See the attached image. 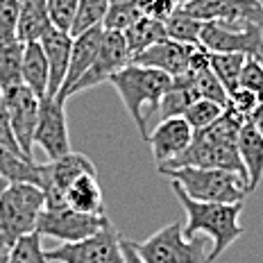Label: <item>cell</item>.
Masks as SVG:
<instances>
[{"label": "cell", "instance_id": "11", "mask_svg": "<svg viewBox=\"0 0 263 263\" xmlns=\"http://www.w3.org/2000/svg\"><path fill=\"white\" fill-rule=\"evenodd\" d=\"M0 93H3L5 107H7L9 114V123H12L14 136L18 141L21 150L27 157L34 159V129H36V120H39L41 100L25 84L9 86V89Z\"/></svg>", "mask_w": 263, "mask_h": 263}, {"label": "cell", "instance_id": "20", "mask_svg": "<svg viewBox=\"0 0 263 263\" xmlns=\"http://www.w3.org/2000/svg\"><path fill=\"white\" fill-rule=\"evenodd\" d=\"M64 200H66V206H70V209L80 213L107 216L105 197H102V189L98 184V175H82V177H78L68 186Z\"/></svg>", "mask_w": 263, "mask_h": 263}, {"label": "cell", "instance_id": "38", "mask_svg": "<svg viewBox=\"0 0 263 263\" xmlns=\"http://www.w3.org/2000/svg\"><path fill=\"white\" fill-rule=\"evenodd\" d=\"M141 7H143V16H150V18L166 23L177 12L179 3L177 0H141Z\"/></svg>", "mask_w": 263, "mask_h": 263}, {"label": "cell", "instance_id": "27", "mask_svg": "<svg viewBox=\"0 0 263 263\" xmlns=\"http://www.w3.org/2000/svg\"><path fill=\"white\" fill-rule=\"evenodd\" d=\"M163 25H166L168 39L179 41V43H189V46H200V34H202V27H204V21L186 14L182 7H177V12Z\"/></svg>", "mask_w": 263, "mask_h": 263}, {"label": "cell", "instance_id": "26", "mask_svg": "<svg viewBox=\"0 0 263 263\" xmlns=\"http://www.w3.org/2000/svg\"><path fill=\"white\" fill-rule=\"evenodd\" d=\"M245 59L248 57L238 54V52H211L209 54L211 73L218 78L222 89L227 91V96L238 86L240 70H243V66H245Z\"/></svg>", "mask_w": 263, "mask_h": 263}, {"label": "cell", "instance_id": "15", "mask_svg": "<svg viewBox=\"0 0 263 263\" xmlns=\"http://www.w3.org/2000/svg\"><path fill=\"white\" fill-rule=\"evenodd\" d=\"M102 32H105L102 27H93V30H86V32H82V34L73 36L68 70H66V78H64L62 89H59L57 100H62V102L70 100V89L78 84L80 78L89 70V66L93 64V59H96V52L102 41Z\"/></svg>", "mask_w": 263, "mask_h": 263}, {"label": "cell", "instance_id": "4", "mask_svg": "<svg viewBox=\"0 0 263 263\" xmlns=\"http://www.w3.org/2000/svg\"><path fill=\"white\" fill-rule=\"evenodd\" d=\"M171 177L189 197L197 202H220V204H236L248 197V179L240 173L224 171V168H166L159 171Z\"/></svg>", "mask_w": 263, "mask_h": 263}, {"label": "cell", "instance_id": "33", "mask_svg": "<svg viewBox=\"0 0 263 263\" xmlns=\"http://www.w3.org/2000/svg\"><path fill=\"white\" fill-rule=\"evenodd\" d=\"M189 73L193 75L200 98H204V100H213V102H218V105L227 107V91L222 89V84L218 82V78L211 73V66L200 68V70H189Z\"/></svg>", "mask_w": 263, "mask_h": 263}, {"label": "cell", "instance_id": "45", "mask_svg": "<svg viewBox=\"0 0 263 263\" xmlns=\"http://www.w3.org/2000/svg\"><path fill=\"white\" fill-rule=\"evenodd\" d=\"M259 3H261V5H263V0H259Z\"/></svg>", "mask_w": 263, "mask_h": 263}, {"label": "cell", "instance_id": "19", "mask_svg": "<svg viewBox=\"0 0 263 263\" xmlns=\"http://www.w3.org/2000/svg\"><path fill=\"white\" fill-rule=\"evenodd\" d=\"M52 30L46 0H21L18 23H16V41L34 43L41 41Z\"/></svg>", "mask_w": 263, "mask_h": 263}, {"label": "cell", "instance_id": "18", "mask_svg": "<svg viewBox=\"0 0 263 263\" xmlns=\"http://www.w3.org/2000/svg\"><path fill=\"white\" fill-rule=\"evenodd\" d=\"M238 157L248 175V189L252 193L263 179V136L250 123V118L238 129Z\"/></svg>", "mask_w": 263, "mask_h": 263}, {"label": "cell", "instance_id": "1", "mask_svg": "<svg viewBox=\"0 0 263 263\" xmlns=\"http://www.w3.org/2000/svg\"><path fill=\"white\" fill-rule=\"evenodd\" d=\"M245 116L236 114L234 109L224 107L222 116L209 127L193 132V141L175 161L166 166H157V171H166V168H224V171L240 173L245 179V168L238 157V129L245 123ZM250 191V189H248Z\"/></svg>", "mask_w": 263, "mask_h": 263}, {"label": "cell", "instance_id": "42", "mask_svg": "<svg viewBox=\"0 0 263 263\" xmlns=\"http://www.w3.org/2000/svg\"><path fill=\"white\" fill-rule=\"evenodd\" d=\"M7 186H9V182H7V179H5V177H3V175H0V195L5 193V189H7Z\"/></svg>", "mask_w": 263, "mask_h": 263}, {"label": "cell", "instance_id": "34", "mask_svg": "<svg viewBox=\"0 0 263 263\" xmlns=\"http://www.w3.org/2000/svg\"><path fill=\"white\" fill-rule=\"evenodd\" d=\"M46 5H48V14H50L54 30L68 32L70 25H73L80 0H46Z\"/></svg>", "mask_w": 263, "mask_h": 263}, {"label": "cell", "instance_id": "31", "mask_svg": "<svg viewBox=\"0 0 263 263\" xmlns=\"http://www.w3.org/2000/svg\"><path fill=\"white\" fill-rule=\"evenodd\" d=\"M5 263H50L46 259V250H43L39 234H27L18 238L7 252V261Z\"/></svg>", "mask_w": 263, "mask_h": 263}, {"label": "cell", "instance_id": "3", "mask_svg": "<svg viewBox=\"0 0 263 263\" xmlns=\"http://www.w3.org/2000/svg\"><path fill=\"white\" fill-rule=\"evenodd\" d=\"M109 84L116 89L120 100H123L125 111L129 114L141 139L145 141L147 134H150L147 132V118H150V114L159 111L161 98L171 89L173 78L168 73H163V70L129 64L123 70H118L109 80Z\"/></svg>", "mask_w": 263, "mask_h": 263}, {"label": "cell", "instance_id": "39", "mask_svg": "<svg viewBox=\"0 0 263 263\" xmlns=\"http://www.w3.org/2000/svg\"><path fill=\"white\" fill-rule=\"evenodd\" d=\"M0 147H7V150H12V152H21V155H25V152L21 150L16 136H14L12 123H9L7 107H5V100H3V93H0Z\"/></svg>", "mask_w": 263, "mask_h": 263}, {"label": "cell", "instance_id": "25", "mask_svg": "<svg viewBox=\"0 0 263 263\" xmlns=\"http://www.w3.org/2000/svg\"><path fill=\"white\" fill-rule=\"evenodd\" d=\"M125 36V43H127L129 52H132V59L136 54H141L143 50H147L150 46L166 39V25L161 21H155L150 16H141L136 23H132L127 30L123 32Z\"/></svg>", "mask_w": 263, "mask_h": 263}, {"label": "cell", "instance_id": "5", "mask_svg": "<svg viewBox=\"0 0 263 263\" xmlns=\"http://www.w3.org/2000/svg\"><path fill=\"white\" fill-rule=\"evenodd\" d=\"M46 197L36 184H9L0 195V248L12 250L18 238L36 232Z\"/></svg>", "mask_w": 263, "mask_h": 263}, {"label": "cell", "instance_id": "2", "mask_svg": "<svg viewBox=\"0 0 263 263\" xmlns=\"http://www.w3.org/2000/svg\"><path fill=\"white\" fill-rule=\"evenodd\" d=\"M173 191L177 195L179 204L186 211L184 222V236L195 238L197 234H206L213 240V248L206 254V263H213L218 256L236 238L243 236V224H240V213H243V202L236 204H220V202H197L189 197L173 182Z\"/></svg>", "mask_w": 263, "mask_h": 263}, {"label": "cell", "instance_id": "23", "mask_svg": "<svg viewBox=\"0 0 263 263\" xmlns=\"http://www.w3.org/2000/svg\"><path fill=\"white\" fill-rule=\"evenodd\" d=\"M0 175L9 184H36L41 186V163L21 152L0 147Z\"/></svg>", "mask_w": 263, "mask_h": 263}, {"label": "cell", "instance_id": "7", "mask_svg": "<svg viewBox=\"0 0 263 263\" xmlns=\"http://www.w3.org/2000/svg\"><path fill=\"white\" fill-rule=\"evenodd\" d=\"M46 259L54 263H125L123 236L109 220L100 232L78 243H59L46 250Z\"/></svg>", "mask_w": 263, "mask_h": 263}, {"label": "cell", "instance_id": "37", "mask_svg": "<svg viewBox=\"0 0 263 263\" xmlns=\"http://www.w3.org/2000/svg\"><path fill=\"white\" fill-rule=\"evenodd\" d=\"M256 105H259L256 96L252 91L243 89V86H236V89L227 96V107L234 109V111L240 114V116H245V118H250V114L254 111Z\"/></svg>", "mask_w": 263, "mask_h": 263}, {"label": "cell", "instance_id": "16", "mask_svg": "<svg viewBox=\"0 0 263 263\" xmlns=\"http://www.w3.org/2000/svg\"><path fill=\"white\" fill-rule=\"evenodd\" d=\"M195 46H189V43H179L173 39H163L150 46L147 50H143L141 54H136L132 59V64L139 66H147V68H157L168 73L171 78H177L189 70V62H191V52H193Z\"/></svg>", "mask_w": 263, "mask_h": 263}, {"label": "cell", "instance_id": "40", "mask_svg": "<svg viewBox=\"0 0 263 263\" xmlns=\"http://www.w3.org/2000/svg\"><path fill=\"white\" fill-rule=\"evenodd\" d=\"M250 123L256 127V132L263 136V102H259V105L254 107V111L250 114Z\"/></svg>", "mask_w": 263, "mask_h": 263}, {"label": "cell", "instance_id": "44", "mask_svg": "<svg viewBox=\"0 0 263 263\" xmlns=\"http://www.w3.org/2000/svg\"><path fill=\"white\" fill-rule=\"evenodd\" d=\"M177 3H179V5H186V3H191V0H177Z\"/></svg>", "mask_w": 263, "mask_h": 263}, {"label": "cell", "instance_id": "8", "mask_svg": "<svg viewBox=\"0 0 263 263\" xmlns=\"http://www.w3.org/2000/svg\"><path fill=\"white\" fill-rule=\"evenodd\" d=\"M82 175H98L93 161L82 152L70 150L68 155L41 163V186L46 197V209H62L66 206V191Z\"/></svg>", "mask_w": 263, "mask_h": 263}, {"label": "cell", "instance_id": "35", "mask_svg": "<svg viewBox=\"0 0 263 263\" xmlns=\"http://www.w3.org/2000/svg\"><path fill=\"white\" fill-rule=\"evenodd\" d=\"M238 86L252 91L256 96V100L263 102V64H259L256 59H245V66H243V70H240Z\"/></svg>", "mask_w": 263, "mask_h": 263}, {"label": "cell", "instance_id": "12", "mask_svg": "<svg viewBox=\"0 0 263 263\" xmlns=\"http://www.w3.org/2000/svg\"><path fill=\"white\" fill-rule=\"evenodd\" d=\"M200 43L209 52H238L248 59L263 64V27H222L216 21H206L202 27Z\"/></svg>", "mask_w": 263, "mask_h": 263}, {"label": "cell", "instance_id": "14", "mask_svg": "<svg viewBox=\"0 0 263 263\" xmlns=\"http://www.w3.org/2000/svg\"><path fill=\"white\" fill-rule=\"evenodd\" d=\"M193 141V129L184 120V116H171L163 118L155 129L147 134L145 143L150 145L152 157L157 166H166L175 161Z\"/></svg>", "mask_w": 263, "mask_h": 263}, {"label": "cell", "instance_id": "29", "mask_svg": "<svg viewBox=\"0 0 263 263\" xmlns=\"http://www.w3.org/2000/svg\"><path fill=\"white\" fill-rule=\"evenodd\" d=\"M109 5H111L109 0H80L68 34L78 36L86 30H93V27H102V21L107 16Z\"/></svg>", "mask_w": 263, "mask_h": 263}, {"label": "cell", "instance_id": "36", "mask_svg": "<svg viewBox=\"0 0 263 263\" xmlns=\"http://www.w3.org/2000/svg\"><path fill=\"white\" fill-rule=\"evenodd\" d=\"M21 0H0V41L16 39Z\"/></svg>", "mask_w": 263, "mask_h": 263}, {"label": "cell", "instance_id": "41", "mask_svg": "<svg viewBox=\"0 0 263 263\" xmlns=\"http://www.w3.org/2000/svg\"><path fill=\"white\" fill-rule=\"evenodd\" d=\"M123 254H125V263H143L139 259V254L134 252L132 240H127V238H123Z\"/></svg>", "mask_w": 263, "mask_h": 263}, {"label": "cell", "instance_id": "6", "mask_svg": "<svg viewBox=\"0 0 263 263\" xmlns=\"http://www.w3.org/2000/svg\"><path fill=\"white\" fill-rule=\"evenodd\" d=\"M134 252L143 263H206L204 243L184 236V224L171 222L141 243H134Z\"/></svg>", "mask_w": 263, "mask_h": 263}, {"label": "cell", "instance_id": "28", "mask_svg": "<svg viewBox=\"0 0 263 263\" xmlns=\"http://www.w3.org/2000/svg\"><path fill=\"white\" fill-rule=\"evenodd\" d=\"M21 62H23V43L21 41H0V91L21 82Z\"/></svg>", "mask_w": 263, "mask_h": 263}, {"label": "cell", "instance_id": "9", "mask_svg": "<svg viewBox=\"0 0 263 263\" xmlns=\"http://www.w3.org/2000/svg\"><path fill=\"white\" fill-rule=\"evenodd\" d=\"M109 222V216L80 213L70 206L62 209H43L36 222V234L43 238H54L59 243H78L100 232Z\"/></svg>", "mask_w": 263, "mask_h": 263}, {"label": "cell", "instance_id": "30", "mask_svg": "<svg viewBox=\"0 0 263 263\" xmlns=\"http://www.w3.org/2000/svg\"><path fill=\"white\" fill-rule=\"evenodd\" d=\"M141 16H143L141 0H127V3L109 5L107 16H105V21H102V30L125 32L132 23H136Z\"/></svg>", "mask_w": 263, "mask_h": 263}, {"label": "cell", "instance_id": "21", "mask_svg": "<svg viewBox=\"0 0 263 263\" xmlns=\"http://www.w3.org/2000/svg\"><path fill=\"white\" fill-rule=\"evenodd\" d=\"M48 62L39 41L23 43V62H21V82L34 93L39 100L48 96Z\"/></svg>", "mask_w": 263, "mask_h": 263}, {"label": "cell", "instance_id": "24", "mask_svg": "<svg viewBox=\"0 0 263 263\" xmlns=\"http://www.w3.org/2000/svg\"><path fill=\"white\" fill-rule=\"evenodd\" d=\"M195 100H200V93H197L195 80L193 75L186 70V73L173 78L171 89L166 91V96L161 98V105H159V111L163 114V118L171 116H182V114L193 105Z\"/></svg>", "mask_w": 263, "mask_h": 263}, {"label": "cell", "instance_id": "10", "mask_svg": "<svg viewBox=\"0 0 263 263\" xmlns=\"http://www.w3.org/2000/svg\"><path fill=\"white\" fill-rule=\"evenodd\" d=\"M129 64H132V52H129L127 43H125L123 32L105 30L102 32L100 48H98V52H96V59H93V64L89 66V70L80 78L78 84L70 89V98L78 96L82 91H89V89H96V86L105 84L118 70H123L125 66H129Z\"/></svg>", "mask_w": 263, "mask_h": 263}, {"label": "cell", "instance_id": "22", "mask_svg": "<svg viewBox=\"0 0 263 263\" xmlns=\"http://www.w3.org/2000/svg\"><path fill=\"white\" fill-rule=\"evenodd\" d=\"M216 23L234 30L263 27V5L259 0H224Z\"/></svg>", "mask_w": 263, "mask_h": 263}, {"label": "cell", "instance_id": "32", "mask_svg": "<svg viewBox=\"0 0 263 263\" xmlns=\"http://www.w3.org/2000/svg\"><path fill=\"white\" fill-rule=\"evenodd\" d=\"M224 107L218 105V102L213 100H204V98H200V100H195L193 105H191L186 111L182 114L184 120L191 125V129L193 132H200L204 127H209V125H213L218 118L222 116Z\"/></svg>", "mask_w": 263, "mask_h": 263}, {"label": "cell", "instance_id": "13", "mask_svg": "<svg viewBox=\"0 0 263 263\" xmlns=\"http://www.w3.org/2000/svg\"><path fill=\"white\" fill-rule=\"evenodd\" d=\"M34 145H39L50 161L68 155L70 136L68 120H66V102L57 98H43L39 107V120L34 129Z\"/></svg>", "mask_w": 263, "mask_h": 263}, {"label": "cell", "instance_id": "43", "mask_svg": "<svg viewBox=\"0 0 263 263\" xmlns=\"http://www.w3.org/2000/svg\"><path fill=\"white\" fill-rule=\"evenodd\" d=\"M111 5H116V3H127V0H109Z\"/></svg>", "mask_w": 263, "mask_h": 263}, {"label": "cell", "instance_id": "17", "mask_svg": "<svg viewBox=\"0 0 263 263\" xmlns=\"http://www.w3.org/2000/svg\"><path fill=\"white\" fill-rule=\"evenodd\" d=\"M43 48L48 62V96L46 98H57L59 89L64 84L66 70H68V59H70V46H73V36L68 32L62 30H52L39 41Z\"/></svg>", "mask_w": 263, "mask_h": 263}]
</instances>
